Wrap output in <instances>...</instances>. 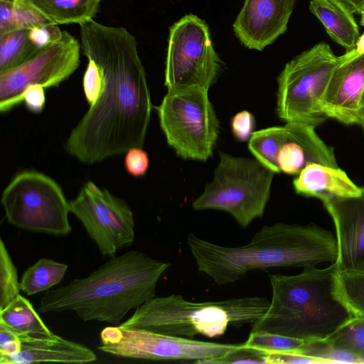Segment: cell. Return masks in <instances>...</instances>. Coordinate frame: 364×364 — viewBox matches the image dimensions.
Listing matches in <instances>:
<instances>
[{"mask_svg": "<svg viewBox=\"0 0 364 364\" xmlns=\"http://www.w3.org/2000/svg\"><path fill=\"white\" fill-rule=\"evenodd\" d=\"M69 209L105 256H115L135 239L134 215L127 203L91 181L69 201Z\"/></svg>", "mask_w": 364, "mask_h": 364, "instance_id": "12", "label": "cell"}, {"mask_svg": "<svg viewBox=\"0 0 364 364\" xmlns=\"http://www.w3.org/2000/svg\"><path fill=\"white\" fill-rule=\"evenodd\" d=\"M98 349L119 357L152 360H193L221 357L240 344L218 343L153 331L107 326L100 333Z\"/></svg>", "mask_w": 364, "mask_h": 364, "instance_id": "11", "label": "cell"}, {"mask_svg": "<svg viewBox=\"0 0 364 364\" xmlns=\"http://www.w3.org/2000/svg\"><path fill=\"white\" fill-rule=\"evenodd\" d=\"M360 105V107H361V109H362V108L364 107V92L363 93V96H362Z\"/></svg>", "mask_w": 364, "mask_h": 364, "instance_id": "44", "label": "cell"}, {"mask_svg": "<svg viewBox=\"0 0 364 364\" xmlns=\"http://www.w3.org/2000/svg\"><path fill=\"white\" fill-rule=\"evenodd\" d=\"M187 242L198 269L218 285L234 283L252 269L316 267L335 262L338 255L333 233L314 223L264 225L240 247L216 245L193 233Z\"/></svg>", "mask_w": 364, "mask_h": 364, "instance_id": "2", "label": "cell"}, {"mask_svg": "<svg viewBox=\"0 0 364 364\" xmlns=\"http://www.w3.org/2000/svg\"><path fill=\"white\" fill-rule=\"evenodd\" d=\"M50 23H53L25 0H0V36Z\"/></svg>", "mask_w": 364, "mask_h": 364, "instance_id": "23", "label": "cell"}, {"mask_svg": "<svg viewBox=\"0 0 364 364\" xmlns=\"http://www.w3.org/2000/svg\"><path fill=\"white\" fill-rule=\"evenodd\" d=\"M296 0H245L233 30L247 48L262 51L287 28Z\"/></svg>", "mask_w": 364, "mask_h": 364, "instance_id": "15", "label": "cell"}, {"mask_svg": "<svg viewBox=\"0 0 364 364\" xmlns=\"http://www.w3.org/2000/svg\"><path fill=\"white\" fill-rule=\"evenodd\" d=\"M149 166V156L142 147H132L126 152L124 166L127 172L131 176L135 177L144 176Z\"/></svg>", "mask_w": 364, "mask_h": 364, "instance_id": "35", "label": "cell"}, {"mask_svg": "<svg viewBox=\"0 0 364 364\" xmlns=\"http://www.w3.org/2000/svg\"><path fill=\"white\" fill-rule=\"evenodd\" d=\"M54 24L84 23L92 20L102 0H25Z\"/></svg>", "mask_w": 364, "mask_h": 364, "instance_id": "22", "label": "cell"}, {"mask_svg": "<svg viewBox=\"0 0 364 364\" xmlns=\"http://www.w3.org/2000/svg\"><path fill=\"white\" fill-rule=\"evenodd\" d=\"M269 304L267 298L259 296L193 302L173 294L151 298L119 326L189 338L198 334L216 338L223 336L229 325L240 327L258 321Z\"/></svg>", "mask_w": 364, "mask_h": 364, "instance_id": "5", "label": "cell"}, {"mask_svg": "<svg viewBox=\"0 0 364 364\" xmlns=\"http://www.w3.org/2000/svg\"><path fill=\"white\" fill-rule=\"evenodd\" d=\"M304 341L279 334L257 331L250 332L245 343L249 346L260 349L268 353L295 350Z\"/></svg>", "mask_w": 364, "mask_h": 364, "instance_id": "31", "label": "cell"}, {"mask_svg": "<svg viewBox=\"0 0 364 364\" xmlns=\"http://www.w3.org/2000/svg\"><path fill=\"white\" fill-rule=\"evenodd\" d=\"M296 193L321 201L333 198L355 197L361 194L357 186L339 167L319 164L306 166L293 181Z\"/></svg>", "mask_w": 364, "mask_h": 364, "instance_id": "19", "label": "cell"}, {"mask_svg": "<svg viewBox=\"0 0 364 364\" xmlns=\"http://www.w3.org/2000/svg\"><path fill=\"white\" fill-rule=\"evenodd\" d=\"M364 92V55L342 60L333 69L321 100L327 119L360 124V100Z\"/></svg>", "mask_w": 364, "mask_h": 364, "instance_id": "16", "label": "cell"}, {"mask_svg": "<svg viewBox=\"0 0 364 364\" xmlns=\"http://www.w3.org/2000/svg\"><path fill=\"white\" fill-rule=\"evenodd\" d=\"M315 128L299 122H286L277 156L279 173L298 175L311 164L338 167L333 148L320 138Z\"/></svg>", "mask_w": 364, "mask_h": 364, "instance_id": "17", "label": "cell"}, {"mask_svg": "<svg viewBox=\"0 0 364 364\" xmlns=\"http://www.w3.org/2000/svg\"><path fill=\"white\" fill-rule=\"evenodd\" d=\"M221 68L206 23L188 14L169 31L164 85L168 90L188 87L209 90Z\"/></svg>", "mask_w": 364, "mask_h": 364, "instance_id": "10", "label": "cell"}, {"mask_svg": "<svg viewBox=\"0 0 364 364\" xmlns=\"http://www.w3.org/2000/svg\"><path fill=\"white\" fill-rule=\"evenodd\" d=\"M0 324L20 338H51L55 334L46 326L31 302L20 295L0 311Z\"/></svg>", "mask_w": 364, "mask_h": 364, "instance_id": "21", "label": "cell"}, {"mask_svg": "<svg viewBox=\"0 0 364 364\" xmlns=\"http://www.w3.org/2000/svg\"><path fill=\"white\" fill-rule=\"evenodd\" d=\"M310 11L319 20L331 39L346 51L354 48L359 38L353 12L341 0H311Z\"/></svg>", "mask_w": 364, "mask_h": 364, "instance_id": "20", "label": "cell"}, {"mask_svg": "<svg viewBox=\"0 0 364 364\" xmlns=\"http://www.w3.org/2000/svg\"><path fill=\"white\" fill-rule=\"evenodd\" d=\"M284 127L276 126L255 132L248 143V148L255 158L279 173L277 156L284 134Z\"/></svg>", "mask_w": 364, "mask_h": 364, "instance_id": "27", "label": "cell"}, {"mask_svg": "<svg viewBox=\"0 0 364 364\" xmlns=\"http://www.w3.org/2000/svg\"><path fill=\"white\" fill-rule=\"evenodd\" d=\"M269 364L323 363L321 360L298 353L295 350L269 353Z\"/></svg>", "mask_w": 364, "mask_h": 364, "instance_id": "38", "label": "cell"}, {"mask_svg": "<svg viewBox=\"0 0 364 364\" xmlns=\"http://www.w3.org/2000/svg\"><path fill=\"white\" fill-rule=\"evenodd\" d=\"M21 350L16 354L0 356L1 364H31L43 362L86 363L96 360L87 347L60 337L20 338Z\"/></svg>", "mask_w": 364, "mask_h": 364, "instance_id": "18", "label": "cell"}, {"mask_svg": "<svg viewBox=\"0 0 364 364\" xmlns=\"http://www.w3.org/2000/svg\"><path fill=\"white\" fill-rule=\"evenodd\" d=\"M295 351L323 363H364L360 357L333 346L326 339L306 341Z\"/></svg>", "mask_w": 364, "mask_h": 364, "instance_id": "28", "label": "cell"}, {"mask_svg": "<svg viewBox=\"0 0 364 364\" xmlns=\"http://www.w3.org/2000/svg\"><path fill=\"white\" fill-rule=\"evenodd\" d=\"M231 127L234 136L240 141H249L255 127V119L248 111L237 113L231 120Z\"/></svg>", "mask_w": 364, "mask_h": 364, "instance_id": "36", "label": "cell"}, {"mask_svg": "<svg viewBox=\"0 0 364 364\" xmlns=\"http://www.w3.org/2000/svg\"><path fill=\"white\" fill-rule=\"evenodd\" d=\"M338 62L330 46L320 42L287 63L277 77L279 117L314 127L324 122L320 102Z\"/></svg>", "mask_w": 364, "mask_h": 364, "instance_id": "7", "label": "cell"}, {"mask_svg": "<svg viewBox=\"0 0 364 364\" xmlns=\"http://www.w3.org/2000/svg\"><path fill=\"white\" fill-rule=\"evenodd\" d=\"M360 125H361V127L364 131V107L362 108V109H361V120H360Z\"/></svg>", "mask_w": 364, "mask_h": 364, "instance_id": "43", "label": "cell"}, {"mask_svg": "<svg viewBox=\"0 0 364 364\" xmlns=\"http://www.w3.org/2000/svg\"><path fill=\"white\" fill-rule=\"evenodd\" d=\"M334 291L349 311L351 318L364 319V270L337 269Z\"/></svg>", "mask_w": 364, "mask_h": 364, "instance_id": "25", "label": "cell"}, {"mask_svg": "<svg viewBox=\"0 0 364 364\" xmlns=\"http://www.w3.org/2000/svg\"><path fill=\"white\" fill-rule=\"evenodd\" d=\"M360 15V24L364 26V5L361 9Z\"/></svg>", "mask_w": 364, "mask_h": 364, "instance_id": "42", "label": "cell"}, {"mask_svg": "<svg viewBox=\"0 0 364 364\" xmlns=\"http://www.w3.org/2000/svg\"><path fill=\"white\" fill-rule=\"evenodd\" d=\"M274 173L255 158L220 152L213 178L193 202L192 208L227 212L245 228L263 215Z\"/></svg>", "mask_w": 364, "mask_h": 364, "instance_id": "6", "label": "cell"}, {"mask_svg": "<svg viewBox=\"0 0 364 364\" xmlns=\"http://www.w3.org/2000/svg\"><path fill=\"white\" fill-rule=\"evenodd\" d=\"M20 337L0 324V356L17 353L21 350Z\"/></svg>", "mask_w": 364, "mask_h": 364, "instance_id": "39", "label": "cell"}, {"mask_svg": "<svg viewBox=\"0 0 364 364\" xmlns=\"http://www.w3.org/2000/svg\"><path fill=\"white\" fill-rule=\"evenodd\" d=\"M336 262L304 268L295 275L269 274L272 296L268 311L252 323L264 331L306 341L326 339L351 316L334 291Z\"/></svg>", "mask_w": 364, "mask_h": 364, "instance_id": "4", "label": "cell"}, {"mask_svg": "<svg viewBox=\"0 0 364 364\" xmlns=\"http://www.w3.org/2000/svg\"><path fill=\"white\" fill-rule=\"evenodd\" d=\"M269 353L267 351L249 346L244 343L225 355L210 360H204L197 363L230 364V363H258L269 364Z\"/></svg>", "mask_w": 364, "mask_h": 364, "instance_id": "32", "label": "cell"}, {"mask_svg": "<svg viewBox=\"0 0 364 364\" xmlns=\"http://www.w3.org/2000/svg\"><path fill=\"white\" fill-rule=\"evenodd\" d=\"M170 266L137 250L114 256L88 277L46 291L38 311H73L85 321L117 325L131 309L156 296L159 278Z\"/></svg>", "mask_w": 364, "mask_h": 364, "instance_id": "3", "label": "cell"}, {"mask_svg": "<svg viewBox=\"0 0 364 364\" xmlns=\"http://www.w3.org/2000/svg\"><path fill=\"white\" fill-rule=\"evenodd\" d=\"M45 88L40 85H31L23 93V102L29 111L41 112L46 104Z\"/></svg>", "mask_w": 364, "mask_h": 364, "instance_id": "37", "label": "cell"}, {"mask_svg": "<svg viewBox=\"0 0 364 364\" xmlns=\"http://www.w3.org/2000/svg\"><path fill=\"white\" fill-rule=\"evenodd\" d=\"M80 50L77 40L64 31L58 41L18 66L0 71V111L8 112L23 102V93L29 85L58 86L78 68Z\"/></svg>", "mask_w": 364, "mask_h": 364, "instance_id": "13", "label": "cell"}, {"mask_svg": "<svg viewBox=\"0 0 364 364\" xmlns=\"http://www.w3.org/2000/svg\"><path fill=\"white\" fill-rule=\"evenodd\" d=\"M326 340L337 348L354 353L364 361V319L350 318Z\"/></svg>", "mask_w": 364, "mask_h": 364, "instance_id": "30", "label": "cell"}, {"mask_svg": "<svg viewBox=\"0 0 364 364\" xmlns=\"http://www.w3.org/2000/svg\"><path fill=\"white\" fill-rule=\"evenodd\" d=\"M17 269L2 238H0V311L16 300L20 294Z\"/></svg>", "mask_w": 364, "mask_h": 364, "instance_id": "29", "label": "cell"}, {"mask_svg": "<svg viewBox=\"0 0 364 364\" xmlns=\"http://www.w3.org/2000/svg\"><path fill=\"white\" fill-rule=\"evenodd\" d=\"M157 110L167 143L178 156L203 161L211 157L219 122L208 90H168Z\"/></svg>", "mask_w": 364, "mask_h": 364, "instance_id": "8", "label": "cell"}, {"mask_svg": "<svg viewBox=\"0 0 364 364\" xmlns=\"http://www.w3.org/2000/svg\"><path fill=\"white\" fill-rule=\"evenodd\" d=\"M57 24H46L28 29V38L39 50L43 49L58 41L63 36Z\"/></svg>", "mask_w": 364, "mask_h": 364, "instance_id": "34", "label": "cell"}, {"mask_svg": "<svg viewBox=\"0 0 364 364\" xmlns=\"http://www.w3.org/2000/svg\"><path fill=\"white\" fill-rule=\"evenodd\" d=\"M68 267L67 264L53 259H40L24 272L20 289L28 296L47 291L62 281Z\"/></svg>", "mask_w": 364, "mask_h": 364, "instance_id": "24", "label": "cell"}, {"mask_svg": "<svg viewBox=\"0 0 364 364\" xmlns=\"http://www.w3.org/2000/svg\"><path fill=\"white\" fill-rule=\"evenodd\" d=\"M40 50L28 38V29L15 30L0 36V71L23 63Z\"/></svg>", "mask_w": 364, "mask_h": 364, "instance_id": "26", "label": "cell"}, {"mask_svg": "<svg viewBox=\"0 0 364 364\" xmlns=\"http://www.w3.org/2000/svg\"><path fill=\"white\" fill-rule=\"evenodd\" d=\"M341 1H342L347 6H348L353 13L360 15L361 9L364 5V0H341Z\"/></svg>", "mask_w": 364, "mask_h": 364, "instance_id": "41", "label": "cell"}, {"mask_svg": "<svg viewBox=\"0 0 364 364\" xmlns=\"http://www.w3.org/2000/svg\"><path fill=\"white\" fill-rule=\"evenodd\" d=\"M6 218L26 230L54 235L69 234V201L53 178L36 171L18 173L4 190L1 198Z\"/></svg>", "mask_w": 364, "mask_h": 364, "instance_id": "9", "label": "cell"}, {"mask_svg": "<svg viewBox=\"0 0 364 364\" xmlns=\"http://www.w3.org/2000/svg\"><path fill=\"white\" fill-rule=\"evenodd\" d=\"M105 85V77L100 66L92 60L88 64L83 75L82 87L87 102L93 105L101 95Z\"/></svg>", "mask_w": 364, "mask_h": 364, "instance_id": "33", "label": "cell"}, {"mask_svg": "<svg viewBox=\"0 0 364 364\" xmlns=\"http://www.w3.org/2000/svg\"><path fill=\"white\" fill-rule=\"evenodd\" d=\"M80 27L83 54L100 66L105 85L71 132L65 149L92 164L143 146L152 104L134 36L123 27L93 19Z\"/></svg>", "mask_w": 364, "mask_h": 364, "instance_id": "1", "label": "cell"}, {"mask_svg": "<svg viewBox=\"0 0 364 364\" xmlns=\"http://www.w3.org/2000/svg\"><path fill=\"white\" fill-rule=\"evenodd\" d=\"M360 195L322 201L336 230L340 271L364 270V187Z\"/></svg>", "mask_w": 364, "mask_h": 364, "instance_id": "14", "label": "cell"}, {"mask_svg": "<svg viewBox=\"0 0 364 364\" xmlns=\"http://www.w3.org/2000/svg\"><path fill=\"white\" fill-rule=\"evenodd\" d=\"M364 55V33L360 35L356 42L355 46L350 51H346L339 56L342 60H351Z\"/></svg>", "mask_w": 364, "mask_h": 364, "instance_id": "40", "label": "cell"}]
</instances>
